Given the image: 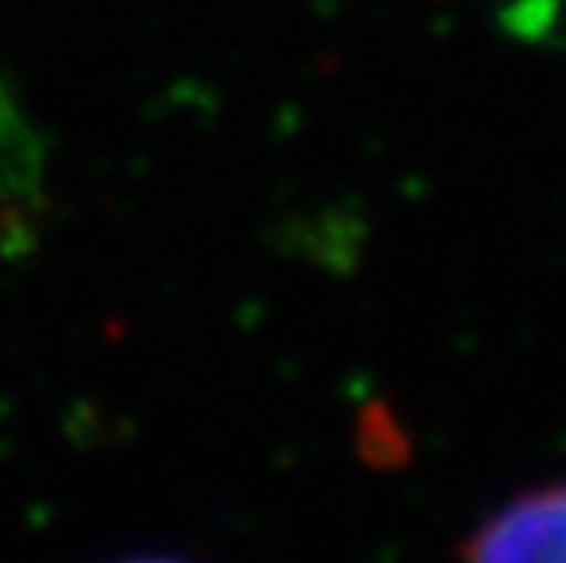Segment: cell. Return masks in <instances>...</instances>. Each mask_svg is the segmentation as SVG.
Returning <instances> with one entry per match:
<instances>
[{
	"mask_svg": "<svg viewBox=\"0 0 566 563\" xmlns=\"http://www.w3.org/2000/svg\"><path fill=\"white\" fill-rule=\"evenodd\" d=\"M457 556L479 563L566 560V479L530 487L472 526Z\"/></svg>",
	"mask_w": 566,
	"mask_h": 563,
	"instance_id": "1",
	"label": "cell"
},
{
	"mask_svg": "<svg viewBox=\"0 0 566 563\" xmlns=\"http://www.w3.org/2000/svg\"><path fill=\"white\" fill-rule=\"evenodd\" d=\"M48 139L44 132L15 111L0 122V206L44 209Z\"/></svg>",
	"mask_w": 566,
	"mask_h": 563,
	"instance_id": "2",
	"label": "cell"
},
{
	"mask_svg": "<svg viewBox=\"0 0 566 563\" xmlns=\"http://www.w3.org/2000/svg\"><path fill=\"white\" fill-rule=\"evenodd\" d=\"M15 111H22V103H19L15 88H11V81L0 74V122H4V117H11Z\"/></svg>",
	"mask_w": 566,
	"mask_h": 563,
	"instance_id": "3",
	"label": "cell"
}]
</instances>
